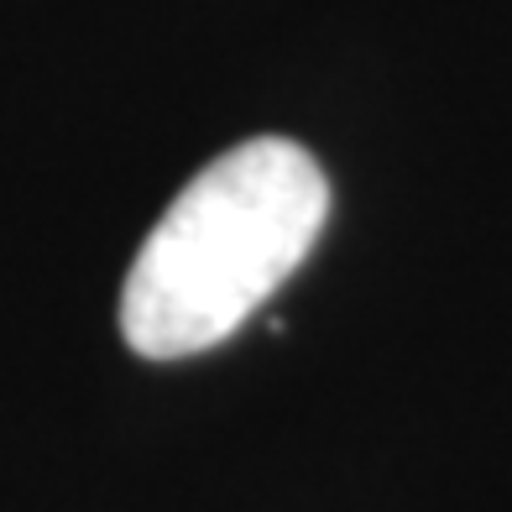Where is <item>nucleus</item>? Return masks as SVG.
I'll return each mask as SVG.
<instances>
[{
    "mask_svg": "<svg viewBox=\"0 0 512 512\" xmlns=\"http://www.w3.org/2000/svg\"><path fill=\"white\" fill-rule=\"evenodd\" d=\"M330 183L288 136H256L194 173L121 288V335L147 361L199 356L267 304L314 251Z\"/></svg>",
    "mask_w": 512,
    "mask_h": 512,
    "instance_id": "nucleus-1",
    "label": "nucleus"
}]
</instances>
